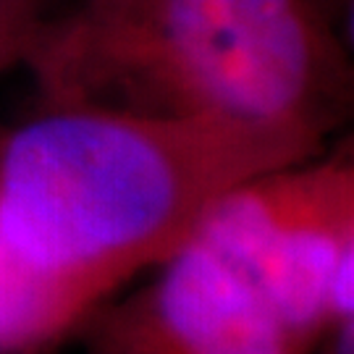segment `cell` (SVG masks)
I'll use <instances>...</instances> for the list:
<instances>
[{"instance_id": "cell-4", "label": "cell", "mask_w": 354, "mask_h": 354, "mask_svg": "<svg viewBox=\"0 0 354 354\" xmlns=\"http://www.w3.org/2000/svg\"><path fill=\"white\" fill-rule=\"evenodd\" d=\"M84 320L89 354H307L250 281L192 236Z\"/></svg>"}, {"instance_id": "cell-1", "label": "cell", "mask_w": 354, "mask_h": 354, "mask_svg": "<svg viewBox=\"0 0 354 354\" xmlns=\"http://www.w3.org/2000/svg\"><path fill=\"white\" fill-rule=\"evenodd\" d=\"M326 140L215 118L37 108L0 127V223L35 270L102 304L184 247L226 192L313 158Z\"/></svg>"}, {"instance_id": "cell-5", "label": "cell", "mask_w": 354, "mask_h": 354, "mask_svg": "<svg viewBox=\"0 0 354 354\" xmlns=\"http://www.w3.org/2000/svg\"><path fill=\"white\" fill-rule=\"evenodd\" d=\"M100 304L42 276L0 223V354H42L71 339Z\"/></svg>"}, {"instance_id": "cell-6", "label": "cell", "mask_w": 354, "mask_h": 354, "mask_svg": "<svg viewBox=\"0 0 354 354\" xmlns=\"http://www.w3.org/2000/svg\"><path fill=\"white\" fill-rule=\"evenodd\" d=\"M45 13L42 0H0V76L24 64Z\"/></svg>"}, {"instance_id": "cell-3", "label": "cell", "mask_w": 354, "mask_h": 354, "mask_svg": "<svg viewBox=\"0 0 354 354\" xmlns=\"http://www.w3.org/2000/svg\"><path fill=\"white\" fill-rule=\"evenodd\" d=\"M194 239L228 260L310 354L354 317V163L317 152L241 181Z\"/></svg>"}, {"instance_id": "cell-2", "label": "cell", "mask_w": 354, "mask_h": 354, "mask_svg": "<svg viewBox=\"0 0 354 354\" xmlns=\"http://www.w3.org/2000/svg\"><path fill=\"white\" fill-rule=\"evenodd\" d=\"M21 68L37 108L215 118L328 137L349 61L320 0H74Z\"/></svg>"}]
</instances>
